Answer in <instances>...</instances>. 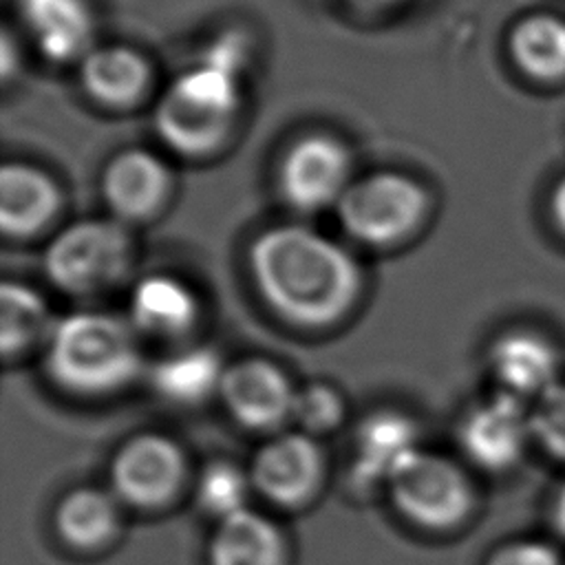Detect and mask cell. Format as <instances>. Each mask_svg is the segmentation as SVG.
I'll list each match as a JSON object with an SVG mask.
<instances>
[{
	"label": "cell",
	"mask_w": 565,
	"mask_h": 565,
	"mask_svg": "<svg viewBox=\"0 0 565 565\" xmlns=\"http://www.w3.org/2000/svg\"><path fill=\"white\" fill-rule=\"evenodd\" d=\"M207 556L210 565H285L287 543L269 516L247 508L216 523Z\"/></svg>",
	"instance_id": "ffe728a7"
},
{
	"label": "cell",
	"mask_w": 565,
	"mask_h": 565,
	"mask_svg": "<svg viewBox=\"0 0 565 565\" xmlns=\"http://www.w3.org/2000/svg\"><path fill=\"white\" fill-rule=\"evenodd\" d=\"M324 452L316 437L287 430L267 439L249 463V479L256 492L280 508L309 503L324 481Z\"/></svg>",
	"instance_id": "30bf717a"
},
{
	"label": "cell",
	"mask_w": 565,
	"mask_h": 565,
	"mask_svg": "<svg viewBox=\"0 0 565 565\" xmlns=\"http://www.w3.org/2000/svg\"><path fill=\"white\" fill-rule=\"evenodd\" d=\"M62 192L55 179L24 161H7L0 170V227L4 236L29 238L60 212Z\"/></svg>",
	"instance_id": "e0dca14e"
},
{
	"label": "cell",
	"mask_w": 565,
	"mask_h": 565,
	"mask_svg": "<svg viewBox=\"0 0 565 565\" xmlns=\"http://www.w3.org/2000/svg\"><path fill=\"white\" fill-rule=\"evenodd\" d=\"M532 444L550 459L565 463V380L530 404Z\"/></svg>",
	"instance_id": "484cf974"
},
{
	"label": "cell",
	"mask_w": 565,
	"mask_h": 565,
	"mask_svg": "<svg viewBox=\"0 0 565 565\" xmlns=\"http://www.w3.org/2000/svg\"><path fill=\"white\" fill-rule=\"evenodd\" d=\"M426 188L402 172H371L353 179L335 205L342 230L369 247H391L408 238L428 216Z\"/></svg>",
	"instance_id": "5b68a950"
},
{
	"label": "cell",
	"mask_w": 565,
	"mask_h": 565,
	"mask_svg": "<svg viewBox=\"0 0 565 565\" xmlns=\"http://www.w3.org/2000/svg\"><path fill=\"white\" fill-rule=\"evenodd\" d=\"M351 150L331 135H305L282 154L278 166L280 196L298 212L335 207L351 185Z\"/></svg>",
	"instance_id": "9c48e42d"
},
{
	"label": "cell",
	"mask_w": 565,
	"mask_h": 565,
	"mask_svg": "<svg viewBox=\"0 0 565 565\" xmlns=\"http://www.w3.org/2000/svg\"><path fill=\"white\" fill-rule=\"evenodd\" d=\"M135 260V241L117 218H82L60 230L44 249V274L73 296L117 287Z\"/></svg>",
	"instance_id": "277c9868"
},
{
	"label": "cell",
	"mask_w": 565,
	"mask_h": 565,
	"mask_svg": "<svg viewBox=\"0 0 565 565\" xmlns=\"http://www.w3.org/2000/svg\"><path fill=\"white\" fill-rule=\"evenodd\" d=\"M53 523L62 543L71 550L99 552L119 534V499L95 486L73 488L55 505Z\"/></svg>",
	"instance_id": "d6986e66"
},
{
	"label": "cell",
	"mask_w": 565,
	"mask_h": 565,
	"mask_svg": "<svg viewBox=\"0 0 565 565\" xmlns=\"http://www.w3.org/2000/svg\"><path fill=\"white\" fill-rule=\"evenodd\" d=\"M15 9L44 60L79 62L93 49L95 15L88 0H15Z\"/></svg>",
	"instance_id": "5bb4252c"
},
{
	"label": "cell",
	"mask_w": 565,
	"mask_h": 565,
	"mask_svg": "<svg viewBox=\"0 0 565 565\" xmlns=\"http://www.w3.org/2000/svg\"><path fill=\"white\" fill-rule=\"evenodd\" d=\"M247 263L265 305L305 329L340 322L362 291V269L351 252L305 225L260 232Z\"/></svg>",
	"instance_id": "6da1fadb"
},
{
	"label": "cell",
	"mask_w": 565,
	"mask_h": 565,
	"mask_svg": "<svg viewBox=\"0 0 565 565\" xmlns=\"http://www.w3.org/2000/svg\"><path fill=\"white\" fill-rule=\"evenodd\" d=\"M225 364L212 347H190L159 360L150 369L152 388L168 402L192 406L218 393Z\"/></svg>",
	"instance_id": "7402d4cb"
},
{
	"label": "cell",
	"mask_w": 565,
	"mask_h": 565,
	"mask_svg": "<svg viewBox=\"0 0 565 565\" xmlns=\"http://www.w3.org/2000/svg\"><path fill=\"white\" fill-rule=\"evenodd\" d=\"M457 441L463 457L483 472H510L532 444L530 404L494 391L472 404L457 424Z\"/></svg>",
	"instance_id": "ba28073f"
},
{
	"label": "cell",
	"mask_w": 565,
	"mask_h": 565,
	"mask_svg": "<svg viewBox=\"0 0 565 565\" xmlns=\"http://www.w3.org/2000/svg\"><path fill=\"white\" fill-rule=\"evenodd\" d=\"M547 523L552 532L565 541V481L554 490L547 503Z\"/></svg>",
	"instance_id": "83f0119b"
},
{
	"label": "cell",
	"mask_w": 565,
	"mask_h": 565,
	"mask_svg": "<svg viewBox=\"0 0 565 565\" xmlns=\"http://www.w3.org/2000/svg\"><path fill=\"white\" fill-rule=\"evenodd\" d=\"M79 84L86 97L102 108L126 110L137 106L150 90L152 66L132 46H93L79 60Z\"/></svg>",
	"instance_id": "2e32d148"
},
{
	"label": "cell",
	"mask_w": 565,
	"mask_h": 565,
	"mask_svg": "<svg viewBox=\"0 0 565 565\" xmlns=\"http://www.w3.org/2000/svg\"><path fill=\"white\" fill-rule=\"evenodd\" d=\"M172 190L168 163L150 150L126 148L102 172V196L121 223L143 221L157 214Z\"/></svg>",
	"instance_id": "4fadbf2b"
},
{
	"label": "cell",
	"mask_w": 565,
	"mask_h": 565,
	"mask_svg": "<svg viewBox=\"0 0 565 565\" xmlns=\"http://www.w3.org/2000/svg\"><path fill=\"white\" fill-rule=\"evenodd\" d=\"M512 64L534 82L565 79V18L532 11L519 18L508 35Z\"/></svg>",
	"instance_id": "44dd1931"
},
{
	"label": "cell",
	"mask_w": 565,
	"mask_h": 565,
	"mask_svg": "<svg viewBox=\"0 0 565 565\" xmlns=\"http://www.w3.org/2000/svg\"><path fill=\"white\" fill-rule=\"evenodd\" d=\"M13 60L18 62V53H15V49H13L11 33L4 31V33H2V55H0V68H2V77H4V79H9L11 73L15 71Z\"/></svg>",
	"instance_id": "f546056e"
},
{
	"label": "cell",
	"mask_w": 565,
	"mask_h": 565,
	"mask_svg": "<svg viewBox=\"0 0 565 565\" xmlns=\"http://www.w3.org/2000/svg\"><path fill=\"white\" fill-rule=\"evenodd\" d=\"M358 4H364V7H371V9H377V7H391V4H399L404 0H353Z\"/></svg>",
	"instance_id": "4dcf8cb0"
},
{
	"label": "cell",
	"mask_w": 565,
	"mask_h": 565,
	"mask_svg": "<svg viewBox=\"0 0 565 565\" xmlns=\"http://www.w3.org/2000/svg\"><path fill=\"white\" fill-rule=\"evenodd\" d=\"M46 375L75 395H108L141 371L137 331L102 311H77L55 322L44 349Z\"/></svg>",
	"instance_id": "7a4b0ae2"
},
{
	"label": "cell",
	"mask_w": 565,
	"mask_h": 565,
	"mask_svg": "<svg viewBox=\"0 0 565 565\" xmlns=\"http://www.w3.org/2000/svg\"><path fill=\"white\" fill-rule=\"evenodd\" d=\"M347 415V404L342 393L327 382H309L296 388L291 419L298 430L316 437L335 430Z\"/></svg>",
	"instance_id": "d4e9b609"
},
{
	"label": "cell",
	"mask_w": 565,
	"mask_h": 565,
	"mask_svg": "<svg viewBox=\"0 0 565 565\" xmlns=\"http://www.w3.org/2000/svg\"><path fill=\"white\" fill-rule=\"evenodd\" d=\"M55 320L40 291L24 282L4 280L0 287V349L15 358L40 342H49Z\"/></svg>",
	"instance_id": "603a6c76"
},
{
	"label": "cell",
	"mask_w": 565,
	"mask_h": 565,
	"mask_svg": "<svg viewBox=\"0 0 565 565\" xmlns=\"http://www.w3.org/2000/svg\"><path fill=\"white\" fill-rule=\"evenodd\" d=\"M128 313V322L135 331L150 338L174 340L194 329L199 300L183 280L168 274H152L137 280L132 287Z\"/></svg>",
	"instance_id": "ac0fdd59"
},
{
	"label": "cell",
	"mask_w": 565,
	"mask_h": 565,
	"mask_svg": "<svg viewBox=\"0 0 565 565\" xmlns=\"http://www.w3.org/2000/svg\"><path fill=\"white\" fill-rule=\"evenodd\" d=\"M188 477L181 446L161 433L126 439L110 459L113 494L139 510H159L174 501Z\"/></svg>",
	"instance_id": "52a82bcc"
},
{
	"label": "cell",
	"mask_w": 565,
	"mask_h": 565,
	"mask_svg": "<svg viewBox=\"0 0 565 565\" xmlns=\"http://www.w3.org/2000/svg\"><path fill=\"white\" fill-rule=\"evenodd\" d=\"M483 565H565V556L554 543L525 536L497 545Z\"/></svg>",
	"instance_id": "4316f807"
},
{
	"label": "cell",
	"mask_w": 565,
	"mask_h": 565,
	"mask_svg": "<svg viewBox=\"0 0 565 565\" xmlns=\"http://www.w3.org/2000/svg\"><path fill=\"white\" fill-rule=\"evenodd\" d=\"M241 104V75L201 57L163 90L152 124L170 150L201 159L230 139Z\"/></svg>",
	"instance_id": "3957f363"
},
{
	"label": "cell",
	"mask_w": 565,
	"mask_h": 565,
	"mask_svg": "<svg viewBox=\"0 0 565 565\" xmlns=\"http://www.w3.org/2000/svg\"><path fill=\"white\" fill-rule=\"evenodd\" d=\"M550 216L556 227L565 234V174L554 183L550 192Z\"/></svg>",
	"instance_id": "f1b7e54d"
},
{
	"label": "cell",
	"mask_w": 565,
	"mask_h": 565,
	"mask_svg": "<svg viewBox=\"0 0 565 565\" xmlns=\"http://www.w3.org/2000/svg\"><path fill=\"white\" fill-rule=\"evenodd\" d=\"M486 362L497 391L527 404L561 382V349L536 329L516 327L499 333L486 351Z\"/></svg>",
	"instance_id": "7c38bea8"
},
{
	"label": "cell",
	"mask_w": 565,
	"mask_h": 565,
	"mask_svg": "<svg viewBox=\"0 0 565 565\" xmlns=\"http://www.w3.org/2000/svg\"><path fill=\"white\" fill-rule=\"evenodd\" d=\"M395 510L426 532H452L475 512L477 490L468 472L452 459L417 450L388 481Z\"/></svg>",
	"instance_id": "8992f818"
},
{
	"label": "cell",
	"mask_w": 565,
	"mask_h": 565,
	"mask_svg": "<svg viewBox=\"0 0 565 565\" xmlns=\"http://www.w3.org/2000/svg\"><path fill=\"white\" fill-rule=\"evenodd\" d=\"M417 424L402 411L384 408L366 415L353 441L351 479L364 488L388 486L397 468L419 450Z\"/></svg>",
	"instance_id": "9a60e30c"
},
{
	"label": "cell",
	"mask_w": 565,
	"mask_h": 565,
	"mask_svg": "<svg viewBox=\"0 0 565 565\" xmlns=\"http://www.w3.org/2000/svg\"><path fill=\"white\" fill-rule=\"evenodd\" d=\"M218 397L243 428L274 430L291 419L296 386L278 364L245 358L225 366Z\"/></svg>",
	"instance_id": "8fae6325"
},
{
	"label": "cell",
	"mask_w": 565,
	"mask_h": 565,
	"mask_svg": "<svg viewBox=\"0 0 565 565\" xmlns=\"http://www.w3.org/2000/svg\"><path fill=\"white\" fill-rule=\"evenodd\" d=\"M252 488L249 470H243L234 461L216 459L205 463L196 479V503L218 523L247 510Z\"/></svg>",
	"instance_id": "cb8c5ba5"
}]
</instances>
